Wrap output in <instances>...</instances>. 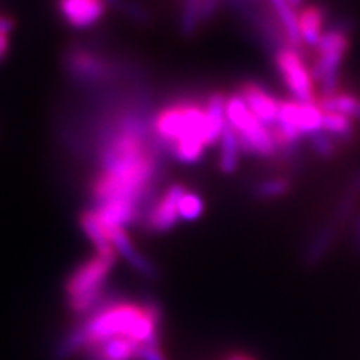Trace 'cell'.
Wrapping results in <instances>:
<instances>
[{"mask_svg":"<svg viewBox=\"0 0 360 360\" xmlns=\"http://www.w3.org/2000/svg\"><path fill=\"white\" fill-rule=\"evenodd\" d=\"M204 214V200L200 195L192 192H186L182 195V199L179 200V219L188 220H197L200 215Z\"/></svg>","mask_w":360,"mask_h":360,"instance_id":"obj_25","label":"cell"},{"mask_svg":"<svg viewBox=\"0 0 360 360\" xmlns=\"http://www.w3.org/2000/svg\"><path fill=\"white\" fill-rule=\"evenodd\" d=\"M219 0H202V11H200V24L202 22H209L217 11Z\"/></svg>","mask_w":360,"mask_h":360,"instance_id":"obj_26","label":"cell"},{"mask_svg":"<svg viewBox=\"0 0 360 360\" xmlns=\"http://www.w3.org/2000/svg\"><path fill=\"white\" fill-rule=\"evenodd\" d=\"M337 231H339V225L332 220V222L323 224L310 236L307 244L302 249V254H300V264L304 269L319 267L328 257L332 247L335 244Z\"/></svg>","mask_w":360,"mask_h":360,"instance_id":"obj_12","label":"cell"},{"mask_svg":"<svg viewBox=\"0 0 360 360\" xmlns=\"http://www.w3.org/2000/svg\"><path fill=\"white\" fill-rule=\"evenodd\" d=\"M103 0H58V11L64 20L75 29H87L97 24L105 13Z\"/></svg>","mask_w":360,"mask_h":360,"instance_id":"obj_11","label":"cell"},{"mask_svg":"<svg viewBox=\"0 0 360 360\" xmlns=\"http://www.w3.org/2000/svg\"><path fill=\"white\" fill-rule=\"evenodd\" d=\"M102 172L96 179L92 195L97 205L109 200L141 204L154 180L159 164L147 146L139 120L127 119L119 132L109 137L101 154Z\"/></svg>","mask_w":360,"mask_h":360,"instance_id":"obj_1","label":"cell"},{"mask_svg":"<svg viewBox=\"0 0 360 360\" xmlns=\"http://www.w3.org/2000/svg\"><path fill=\"white\" fill-rule=\"evenodd\" d=\"M227 97L224 94L215 92L205 103V120H207V146H215L220 142L222 132L227 125Z\"/></svg>","mask_w":360,"mask_h":360,"instance_id":"obj_15","label":"cell"},{"mask_svg":"<svg viewBox=\"0 0 360 360\" xmlns=\"http://www.w3.org/2000/svg\"><path fill=\"white\" fill-rule=\"evenodd\" d=\"M220 155H219V167L222 174L232 175L237 172L238 160H240V142L238 137L231 125H225L222 137H220Z\"/></svg>","mask_w":360,"mask_h":360,"instance_id":"obj_17","label":"cell"},{"mask_svg":"<svg viewBox=\"0 0 360 360\" xmlns=\"http://www.w3.org/2000/svg\"><path fill=\"white\" fill-rule=\"evenodd\" d=\"M224 360H254V359L247 357V355H244V354H232V355H229V357L224 359Z\"/></svg>","mask_w":360,"mask_h":360,"instance_id":"obj_30","label":"cell"},{"mask_svg":"<svg viewBox=\"0 0 360 360\" xmlns=\"http://www.w3.org/2000/svg\"><path fill=\"white\" fill-rule=\"evenodd\" d=\"M238 96L244 98L245 105L249 107L252 114H254L264 125L272 130L276 127L278 120V112H281V102L276 97H272L264 87L257 84L247 82L240 87Z\"/></svg>","mask_w":360,"mask_h":360,"instance_id":"obj_9","label":"cell"},{"mask_svg":"<svg viewBox=\"0 0 360 360\" xmlns=\"http://www.w3.org/2000/svg\"><path fill=\"white\" fill-rule=\"evenodd\" d=\"M13 30V20L8 19V17L0 15V34L8 35Z\"/></svg>","mask_w":360,"mask_h":360,"instance_id":"obj_29","label":"cell"},{"mask_svg":"<svg viewBox=\"0 0 360 360\" xmlns=\"http://www.w3.org/2000/svg\"><path fill=\"white\" fill-rule=\"evenodd\" d=\"M287 2H289L292 7H299V6H302L304 0H287Z\"/></svg>","mask_w":360,"mask_h":360,"instance_id":"obj_31","label":"cell"},{"mask_svg":"<svg viewBox=\"0 0 360 360\" xmlns=\"http://www.w3.org/2000/svg\"><path fill=\"white\" fill-rule=\"evenodd\" d=\"M323 110L319 102L281 101V112L276 127L272 129L278 148L294 150L304 137L322 130Z\"/></svg>","mask_w":360,"mask_h":360,"instance_id":"obj_4","label":"cell"},{"mask_svg":"<svg viewBox=\"0 0 360 360\" xmlns=\"http://www.w3.org/2000/svg\"><path fill=\"white\" fill-rule=\"evenodd\" d=\"M186 187L182 184H174L160 195V199L150 207L147 214V227L154 232L172 231L179 220V200L186 193Z\"/></svg>","mask_w":360,"mask_h":360,"instance_id":"obj_8","label":"cell"},{"mask_svg":"<svg viewBox=\"0 0 360 360\" xmlns=\"http://www.w3.org/2000/svg\"><path fill=\"white\" fill-rule=\"evenodd\" d=\"M80 225H82V231L85 236L89 237V240L92 242L94 247H96L97 255L117 260V252L114 247H112L109 231H107V227L103 225L102 220L98 219L96 210H87V212L80 215Z\"/></svg>","mask_w":360,"mask_h":360,"instance_id":"obj_14","label":"cell"},{"mask_svg":"<svg viewBox=\"0 0 360 360\" xmlns=\"http://www.w3.org/2000/svg\"><path fill=\"white\" fill-rule=\"evenodd\" d=\"M322 130L339 142H350L355 135L352 120L335 112H323Z\"/></svg>","mask_w":360,"mask_h":360,"instance_id":"obj_21","label":"cell"},{"mask_svg":"<svg viewBox=\"0 0 360 360\" xmlns=\"http://www.w3.org/2000/svg\"><path fill=\"white\" fill-rule=\"evenodd\" d=\"M67 69L79 82H105L110 79V65L90 52L75 51L67 56Z\"/></svg>","mask_w":360,"mask_h":360,"instance_id":"obj_10","label":"cell"},{"mask_svg":"<svg viewBox=\"0 0 360 360\" xmlns=\"http://www.w3.org/2000/svg\"><path fill=\"white\" fill-rule=\"evenodd\" d=\"M319 105L323 112H335L349 117L350 120H360V97H355L352 94L337 92L332 97L321 98Z\"/></svg>","mask_w":360,"mask_h":360,"instance_id":"obj_19","label":"cell"},{"mask_svg":"<svg viewBox=\"0 0 360 360\" xmlns=\"http://www.w3.org/2000/svg\"><path fill=\"white\" fill-rule=\"evenodd\" d=\"M109 231V237L112 242V247H114L117 255H120L125 262H127L130 267L137 270L139 274L147 278H154L157 276V270L154 265H152L148 260L143 257V255L139 252L130 242L127 233H125V229L122 227H107Z\"/></svg>","mask_w":360,"mask_h":360,"instance_id":"obj_13","label":"cell"},{"mask_svg":"<svg viewBox=\"0 0 360 360\" xmlns=\"http://www.w3.org/2000/svg\"><path fill=\"white\" fill-rule=\"evenodd\" d=\"M117 260L102 255L85 260L72 272L65 283L69 305L75 314L84 315L94 312L102 305V297L105 294V282Z\"/></svg>","mask_w":360,"mask_h":360,"instance_id":"obj_3","label":"cell"},{"mask_svg":"<svg viewBox=\"0 0 360 360\" xmlns=\"http://www.w3.org/2000/svg\"><path fill=\"white\" fill-rule=\"evenodd\" d=\"M290 182L283 177H270L260 180L252 188L255 199L259 200H274L281 199V197L287 195L290 192Z\"/></svg>","mask_w":360,"mask_h":360,"instance_id":"obj_22","label":"cell"},{"mask_svg":"<svg viewBox=\"0 0 360 360\" xmlns=\"http://www.w3.org/2000/svg\"><path fill=\"white\" fill-rule=\"evenodd\" d=\"M8 45H11V42H8V35L0 34V64H2L4 58L7 57Z\"/></svg>","mask_w":360,"mask_h":360,"instance_id":"obj_28","label":"cell"},{"mask_svg":"<svg viewBox=\"0 0 360 360\" xmlns=\"http://www.w3.org/2000/svg\"><path fill=\"white\" fill-rule=\"evenodd\" d=\"M352 250L355 257L360 259V214L355 215L352 224Z\"/></svg>","mask_w":360,"mask_h":360,"instance_id":"obj_27","label":"cell"},{"mask_svg":"<svg viewBox=\"0 0 360 360\" xmlns=\"http://www.w3.org/2000/svg\"><path fill=\"white\" fill-rule=\"evenodd\" d=\"M299 27L304 45L317 47L326 32L323 30V12L319 7H307L299 15Z\"/></svg>","mask_w":360,"mask_h":360,"instance_id":"obj_18","label":"cell"},{"mask_svg":"<svg viewBox=\"0 0 360 360\" xmlns=\"http://www.w3.org/2000/svg\"><path fill=\"white\" fill-rule=\"evenodd\" d=\"M309 142L314 154L321 157V159H332V157H335L337 148H339L340 143L339 141H335L332 135L323 132V130H319V132L310 135Z\"/></svg>","mask_w":360,"mask_h":360,"instance_id":"obj_24","label":"cell"},{"mask_svg":"<svg viewBox=\"0 0 360 360\" xmlns=\"http://www.w3.org/2000/svg\"><path fill=\"white\" fill-rule=\"evenodd\" d=\"M349 29L345 25H335L326 30L317 49V60L312 67L314 84H319L322 98L337 94L339 75L344 58L349 51Z\"/></svg>","mask_w":360,"mask_h":360,"instance_id":"obj_6","label":"cell"},{"mask_svg":"<svg viewBox=\"0 0 360 360\" xmlns=\"http://www.w3.org/2000/svg\"><path fill=\"white\" fill-rule=\"evenodd\" d=\"M359 200H360V170L354 175L352 180H350L347 191H345L344 195H342V199L339 200V204H337L334 222L339 225L352 217L355 209H357Z\"/></svg>","mask_w":360,"mask_h":360,"instance_id":"obj_20","label":"cell"},{"mask_svg":"<svg viewBox=\"0 0 360 360\" xmlns=\"http://www.w3.org/2000/svg\"><path fill=\"white\" fill-rule=\"evenodd\" d=\"M274 11L277 13V19L281 22V27L285 34L287 45H290L295 51L302 52L304 42L300 37V27H299V15H297L295 7H292L287 0H270Z\"/></svg>","mask_w":360,"mask_h":360,"instance_id":"obj_16","label":"cell"},{"mask_svg":"<svg viewBox=\"0 0 360 360\" xmlns=\"http://www.w3.org/2000/svg\"><path fill=\"white\" fill-rule=\"evenodd\" d=\"M202 0H184L182 15H180V29L186 37L195 34L197 27L200 24Z\"/></svg>","mask_w":360,"mask_h":360,"instance_id":"obj_23","label":"cell"},{"mask_svg":"<svg viewBox=\"0 0 360 360\" xmlns=\"http://www.w3.org/2000/svg\"><path fill=\"white\" fill-rule=\"evenodd\" d=\"M225 114H227L229 125L236 130L242 152L260 157H272L277 154L278 147L272 130L252 114L244 98L238 94L227 97Z\"/></svg>","mask_w":360,"mask_h":360,"instance_id":"obj_5","label":"cell"},{"mask_svg":"<svg viewBox=\"0 0 360 360\" xmlns=\"http://www.w3.org/2000/svg\"><path fill=\"white\" fill-rule=\"evenodd\" d=\"M160 309L154 304L110 302L89 314L58 345L57 357L80 354L84 347L112 337H129L139 344H160Z\"/></svg>","mask_w":360,"mask_h":360,"instance_id":"obj_2","label":"cell"},{"mask_svg":"<svg viewBox=\"0 0 360 360\" xmlns=\"http://www.w3.org/2000/svg\"><path fill=\"white\" fill-rule=\"evenodd\" d=\"M276 65L294 101H314L312 72L305 65L302 53L292 49L290 45H285V47L278 49L276 52Z\"/></svg>","mask_w":360,"mask_h":360,"instance_id":"obj_7","label":"cell"}]
</instances>
